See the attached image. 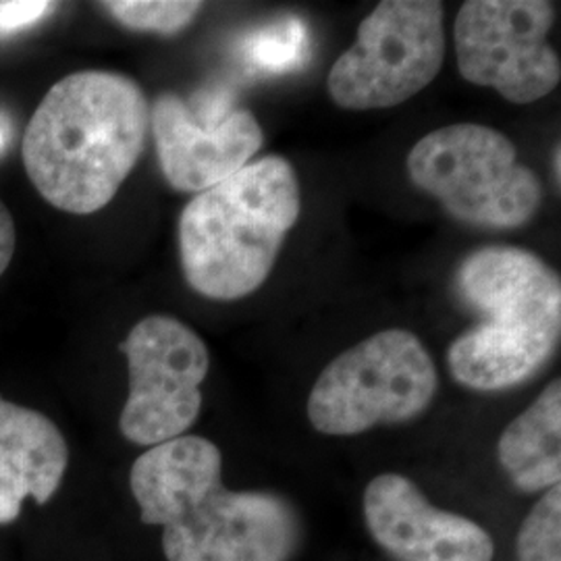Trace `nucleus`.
<instances>
[{
  "mask_svg": "<svg viewBox=\"0 0 561 561\" xmlns=\"http://www.w3.org/2000/svg\"><path fill=\"white\" fill-rule=\"evenodd\" d=\"M300 210V181L291 162L271 154L245 164L183 208L185 280L210 300H240L259 291Z\"/></svg>",
  "mask_w": 561,
  "mask_h": 561,
  "instance_id": "20e7f679",
  "label": "nucleus"
},
{
  "mask_svg": "<svg viewBox=\"0 0 561 561\" xmlns=\"http://www.w3.org/2000/svg\"><path fill=\"white\" fill-rule=\"evenodd\" d=\"M556 9L545 0H470L456 18L454 41L463 80L495 88L505 101L530 104L561 81L549 44Z\"/></svg>",
  "mask_w": 561,
  "mask_h": 561,
  "instance_id": "6e6552de",
  "label": "nucleus"
},
{
  "mask_svg": "<svg viewBox=\"0 0 561 561\" xmlns=\"http://www.w3.org/2000/svg\"><path fill=\"white\" fill-rule=\"evenodd\" d=\"M560 144L556 146V154H553V164H556V181H558V185H560L561 175H560Z\"/></svg>",
  "mask_w": 561,
  "mask_h": 561,
  "instance_id": "6ab92c4d",
  "label": "nucleus"
},
{
  "mask_svg": "<svg viewBox=\"0 0 561 561\" xmlns=\"http://www.w3.org/2000/svg\"><path fill=\"white\" fill-rule=\"evenodd\" d=\"M7 144V131H4V125L0 123V148Z\"/></svg>",
  "mask_w": 561,
  "mask_h": 561,
  "instance_id": "aec40b11",
  "label": "nucleus"
},
{
  "mask_svg": "<svg viewBox=\"0 0 561 561\" xmlns=\"http://www.w3.org/2000/svg\"><path fill=\"white\" fill-rule=\"evenodd\" d=\"M518 561H561V489L545 491L522 522L516 537Z\"/></svg>",
  "mask_w": 561,
  "mask_h": 561,
  "instance_id": "2eb2a0df",
  "label": "nucleus"
},
{
  "mask_svg": "<svg viewBox=\"0 0 561 561\" xmlns=\"http://www.w3.org/2000/svg\"><path fill=\"white\" fill-rule=\"evenodd\" d=\"M405 167L419 190L477 229H520L541 208V181L518 161L514 141L486 125L456 123L431 131L414 144Z\"/></svg>",
  "mask_w": 561,
  "mask_h": 561,
  "instance_id": "39448f33",
  "label": "nucleus"
},
{
  "mask_svg": "<svg viewBox=\"0 0 561 561\" xmlns=\"http://www.w3.org/2000/svg\"><path fill=\"white\" fill-rule=\"evenodd\" d=\"M67 463L69 447L55 422L0 398V526L20 518L25 500L50 502Z\"/></svg>",
  "mask_w": 561,
  "mask_h": 561,
  "instance_id": "f8f14e48",
  "label": "nucleus"
},
{
  "mask_svg": "<svg viewBox=\"0 0 561 561\" xmlns=\"http://www.w3.org/2000/svg\"><path fill=\"white\" fill-rule=\"evenodd\" d=\"M102 9L119 21L123 27L136 32H154L173 36L185 30L201 13L202 2L185 0H111Z\"/></svg>",
  "mask_w": 561,
  "mask_h": 561,
  "instance_id": "4468645a",
  "label": "nucleus"
},
{
  "mask_svg": "<svg viewBox=\"0 0 561 561\" xmlns=\"http://www.w3.org/2000/svg\"><path fill=\"white\" fill-rule=\"evenodd\" d=\"M219 447L183 435L131 466L140 520L161 526L167 561H291L301 520L289 500L266 491H229Z\"/></svg>",
  "mask_w": 561,
  "mask_h": 561,
  "instance_id": "f257e3e1",
  "label": "nucleus"
},
{
  "mask_svg": "<svg viewBox=\"0 0 561 561\" xmlns=\"http://www.w3.org/2000/svg\"><path fill=\"white\" fill-rule=\"evenodd\" d=\"M150 129L162 175L178 192H206L236 175L264 144L261 123L248 108L192 106L161 94L150 106Z\"/></svg>",
  "mask_w": 561,
  "mask_h": 561,
  "instance_id": "9d476101",
  "label": "nucleus"
},
{
  "mask_svg": "<svg viewBox=\"0 0 561 561\" xmlns=\"http://www.w3.org/2000/svg\"><path fill=\"white\" fill-rule=\"evenodd\" d=\"M370 537L396 561H493L495 545L481 524L431 505L421 489L385 472L364 491Z\"/></svg>",
  "mask_w": 561,
  "mask_h": 561,
  "instance_id": "9b49d317",
  "label": "nucleus"
},
{
  "mask_svg": "<svg viewBox=\"0 0 561 561\" xmlns=\"http://www.w3.org/2000/svg\"><path fill=\"white\" fill-rule=\"evenodd\" d=\"M443 59L442 2L382 0L362 21L352 48L331 67L327 88L347 111L391 108L433 83Z\"/></svg>",
  "mask_w": 561,
  "mask_h": 561,
  "instance_id": "0eeeda50",
  "label": "nucleus"
},
{
  "mask_svg": "<svg viewBox=\"0 0 561 561\" xmlns=\"http://www.w3.org/2000/svg\"><path fill=\"white\" fill-rule=\"evenodd\" d=\"M148 129L150 104L131 78L71 73L48 90L25 129V171L55 208L92 215L140 161Z\"/></svg>",
  "mask_w": 561,
  "mask_h": 561,
  "instance_id": "f03ea898",
  "label": "nucleus"
},
{
  "mask_svg": "<svg viewBox=\"0 0 561 561\" xmlns=\"http://www.w3.org/2000/svg\"><path fill=\"white\" fill-rule=\"evenodd\" d=\"M121 352L129 368L123 437L146 447L183 437L201 416V387L210 368L204 340L178 319L154 314L129 331Z\"/></svg>",
  "mask_w": 561,
  "mask_h": 561,
  "instance_id": "1a4fd4ad",
  "label": "nucleus"
},
{
  "mask_svg": "<svg viewBox=\"0 0 561 561\" xmlns=\"http://www.w3.org/2000/svg\"><path fill=\"white\" fill-rule=\"evenodd\" d=\"M57 4L44 0H2L0 2V36L15 34L44 20Z\"/></svg>",
  "mask_w": 561,
  "mask_h": 561,
  "instance_id": "f3484780",
  "label": "nucleus"
},
{
  "mask_svg": "<svg viewBox=\"0 0 561 561\" xmlns=\"http://www.w3.org/2000/svg\"><path fill=\"white\" fill-rule=\"evenodd\" d=\"M456 298L481 322L447 350L461 387L493 393L537 377L561 335V283L545 262L516 245H484L454 273Z\"/></svg>",
  "mask_w": 561,
  "mask_h": 561,
  "instance_id": "7ed1b4c3",
  "label": "nucleus"
},
{
  "mask_svg": "<svg viewBox=\"0 0 561 561\" xmlns=\"http://www.w3.org/2000/svg\"><path fill=\"white\" fill-rule=\"evenodd\" d=\"M15 243H18L15 222H13L9 208L0 202V275L11 264V259L15 254Z\"/></svg>",
  "mask_w": 561,
  "mask_h": 561,
  "instance_id": "a211bd4d",
  "label": "nucleus"
},
{
  "mask_svg": "<svg viewBox=\"0 0 561 561\" xmlns=\"http://www.w3.org/2000/svg\"><path fill=\"white\" fill-rule=\"evenodd\" d=\"M500 463L522 493H541L561 481V381L549 382L497 445Z\"/></svg>",
  "mask_w": 561,
  "mask_h": 561,
  "instance_id": "ddd939ff",
  "label": "nucleus"
},
{
  "mask_svg": "<svg viewBox=\"0 0 561 561\" xmlns=\"http://www.w3.org/2000/svg\"><path fill=\"white\" fill-rule=\"evenodd\" d=\"M437 387L424 343L405 329H385L327 364L308 398V421L322 435L354 437L419 419Z\"/></svg>",
  "mask_w": 561,
  "mask_h": 561,
  "instance_id": "423d86ee",
  "label": "nucleus"
},
{
  "mask_svg": "<svg viewBox=\"0 0 561 561\" xmlns=\"http://www.w3.org/2000/svg\"><path fill=\"white\" fill-rule=\"evenodd\" d=\"M306 27L300 21L285 20L254 34L243 44L245 62L264 71H289L306 55Z\"/></svg>",
  "mask_w": 561,
  "mask_h": 561,
  "instance_id": "dca6fc26",
  "label": "nucleus"
}]
</instances>
